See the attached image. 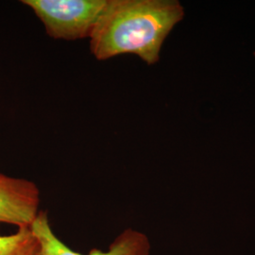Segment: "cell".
Segmentation results:
<instances>
[{"instance_id": "cell-5", "label": "cell", "mask_w": 255, "mask_h": 255, "mask_svg": "<svg viewBox=\"0 0 255 255\" xmlns=\"http://www.w3.org/2000/svg\"><path fill=\"white\" fill-rule=\"evenodd\" d=\"M0 255H41V248L30 227H20L15 234L0 236Z\"/></svg>"}, {"instance_id": "cell-3", "label": "cell", "mask_w": 255, "mask_h": 255, "mask_svg": "<svg viewBox=\"0 0 255 255\" xmlns=\"http://www.w3.org/2000/svg\"><path fill=\"white\" fill-rule=\"evenodd\" d=\"M30 230L40 244L41 255H148L150 251L146 236L128 229L114 240L106 252L97 249L92 250L88 255L75 252L55 235L47 214L44 211L39 212L30 225Z\"/></svg>"}, {"instance_id": "cell-4", "label": "cell", "mask_w": 255, "mask_h": 255, "mask_svg": "<svg viewBox=\"0 0 255 255\" xmlns=\"http://www.w3.org/2000/svg\"><path fill=\"white\" fill-rule=\"evenodd\" d=\"M40 201L35 182L0 173V223L30 227L40 212Z\"/></svg>"}, {"instance_id": "cell-1", "label": "cell", "mask_w": 255, "mask_h": 255, "mask_svg": "<svg viewBox=\"0 0 255 255\" xmlns=\"http://www.w3.org/2000/svg\"><path fill=\"white\" fill-rule=\"evenodd\" d=\"M183 15L176 0H107L89 38L90 51L99 61L135 54L156 64L165 38Z\"/></svg>"}, {"instance_id": "cell-2", "label": "cell", "mask_w": 255, "mask_h": 255, "mask_svg": "<svg viewBox=\"0 0 255 255\" xmlns=\"http://www.w3.org/2000/svg\"><path fill=\"white\" fill-rule=\"evenodd\" d=\"M55 40L90 38L107 0H21Z\"/></svg>"}]
</instances>
